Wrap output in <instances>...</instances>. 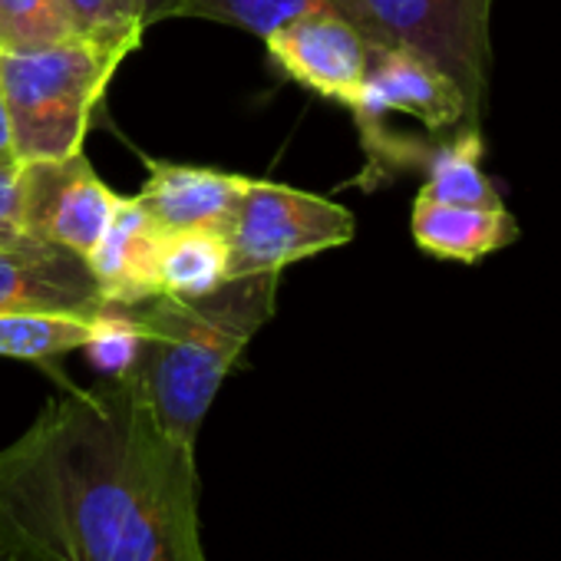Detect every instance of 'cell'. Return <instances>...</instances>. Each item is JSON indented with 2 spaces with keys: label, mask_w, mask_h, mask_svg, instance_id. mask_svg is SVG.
<instances>
[{
  "label": "cell",
  "mask_w": 561,
  "mask_h": 561,
  "mask_svg": "<svg viewBox=\"0 0 561 561\" xmlns=\"http://www.w3.org/2000/svg\"><path fill=\"white\" fill-rule=\"evenodd\" d=\"M0 518L18 561H205L195 449L129 380L64 383L0 453Z\"/></svg>",
  "instance_id": "6da1fadb"
},
{
  "label": "cell",
  "mask_w": 561,
  "mask_h": 561,
  "mask_svg": "<svg viewBox=\"0 0 561 561\" xmlns=\"http://www.w3.org/2000/svg\"><path fill=\"white\" fill-rule=\"evenodd\" d=\"M277 280L280 271H257L231 277L205 298L159 295L136 305L146 344L129 383L175 443L195 449L221 383L274 318Z\"/></svg>",
  "instance_id": "7a4b0ae2"
},
{
  "label": "cell",
  "mask_w": 561,
  "mask_h": 561,
  "mask_svg": "<svg viewBox=\"0 0 561 561\" xmlns=\"http://www.w3.org/2000/svg\"><path fill=\"white\" fill-rule=\"evenodd\" d=\"M123 60V54L83 37L0 50V83L8 96L18 162L83 152L93 113Z\"/></svg>",
  "instance_id": "3957f363"
},
{
  "label": "cell",
  "mask_w": 561,
  "mask_h": 561,
  "mask_svg": "<svg viewBox=\"0 0 561 561\" xmlns=\"http://www.w3.org/2000/svg\"><path fill=\"white\" fill-rule=\"evenodd\" d=\"M374 50H407L439 67L482 119L492 73V0H334Z\"/></svg>",
  "instance_id": "277c9868"
},
{
  "label": "cell",
  "mask_w": 561,
  "mask_h": 561,
  "mask_svg": "<svg viewBox=\"0 0 561 561\" xmlns=\"http://www.w3.org/2000/svg\"><path fill=\"white\" fill-rule=\"evenodd\" d=\"M351 208L277 182L251 179L228 228L231 274L285 271L311 254L344 248L354 238Z\"/></svg>",
  "instance_id": "5b68a950"
},
{
  "label": "cell",
  "mask_w": 561,
  "mask_h": 561,
  "mask_svg": "<svg viewBox=\"0 0 561 561\" xmlns=\"http://www.w3.org/2000/svg\"><path fill=\"white\" fill-rule=\"evenodd\" d=\"M351 116L367 159L380 152L400 119H413L430 139L482 123L466 93L439 67L407 50H374Z\"/></svg>",
  "instance_id": "8992f818"
},
{
  "label": "cell",
  "mask_w": 561,
  "mask_h": 561,
  "mask_svg": "<svg viewBox=\"0 0 561 561\" xmlns=\"http://www.w3.org/2000/svg\"><path fill=\"white\" fill-rule=\"evenodd\" d=\"M18 175L24 234L90 257L123 195L96 175L87 152L21 162Z\"/></svg>",
  "instance_id": "52a82bcc"
},
{
  "label": "cell",
  "mask_w": 561,
  "mask_h": 561,
  "mask_svg": "<svg viewBox=\"0 0 561 561\" xmlns=\"http://www.w3.org/2000/svg\"><path fill=\"white\" fill-rule=\"evenodd\" d=\"M267 64L308 93L337 106H354L370 70L374 47L334 8H314L264 37Z\"/></svg>",
  "instance_id": "ba28073f"
},
{
  "label": "cell",
  "mask_w": 561,
  "mask_h": 561,
  "mask_svg": "<svg viewBox=\"0 0 561 561\" xmlns=\"http://www.w3.org/2000/svg\"><path fill=\"white\" fill-rule=\"evenodd\" d=\"M103 305L87 257L21 238L0 244V314L4 311H77L93 314Z\"/></svg>",
  "instance_id": "9c48e42d"
},
{
  "label": "cell",
  "mask_w": 561,
  "mask_h": 561,
  "mask_svg": "<svg viewBox=\"0 0 561 561\" xmlns=\"http://www.w3.org/2000/svg\"><path fill=\"white\" fill-rule=\"evenodd\" d=\"M248 182H251L248 175H234L221 169L149 159V179L136 192V198L162 231H175V228L225 231Z\"/></svg>",
  "instance_id": "30bf717a"
},
{
  "label": "cell",
  "mask_w": 561,
  "mask_h": 561,
  "mask_svg": "<svg viewBox=\"0 0 561 561\" xmlns=\"http://www.w3.org/2000/svg\"><path fill=\"white\" fill-rule=\"evenodd\" d=\"M162 228L149 218L136 195H123L103 238L90 251L87 264L96 277L103 305H146L159 298L156 251Z\"/></svg>",
  "instance_id": "8fae6325"
},
{
  "label": "cell",
  "mask_w": 561,
  "mask_h": 561,
  "mask_svg": "<svg viewBox=\"0 0 561 561\" xmlns=\"http://www.w3.org/2000/svg\"><path fill=\"white\" fill-rule=\"evenodd\" d=\"M410 231L420 251L443 257V261L476 264L485 254L508 248L518 238V221L512 218L505 205L499 208L453 205V202H436L416 192Z\"/></svg>",
  "instance_id": "7c38bea8"
},
{
  "label": "cell",
  "mask_w": 561,
  "mask_h": 561,
  "mask_svg": "<svg viewBox=\"0 0 561 561\" xmlns=\"http://www.w3.org/2000/svg\"><path fill=\"white\" fill-rule=\"evenodd\" d=\"M231 248L218 228H175L162 231L156 251V285L169 298H205L228 285Z\"/></svg>",
  "instance_id": "4fadbf2b"
},
{
  "label": "cell",
  "mask_w": 561,
  "mask_h": 561,
  "mask_svg": "<svg viewBox=\"0 0 561 561\" xmlns=\"http://www.w3.org/2000/svg\"><path fill=\"white\" fill-rule=\"evenodd\" d=\"M482 152L485 142L479 126H466L449 139H439L423 165L426 182L420 195L453 205H482V208L505 205L495 182L482 172Z\"/></svg>",
  "instance_id": "5bb4252c"
},
{
  "label": "cell",
  "mask_w": 561,
  "mask_h": 561,
  "mask_svg": "<svg viewBox=\"0 0 561 561\" xmlns=\"http://www.w3.org/2000/svg\"><path fill=\"white\" fill-rule=\"evenodd\" d=\"M90 318L77 311H4L0 314V357L54 370V360L83 351Z\"/></svg>",
  "instance_id": "9a60e30c"
},
{
  "label": "cell",
  "mask_w": 561,
  "mask_h": 561,
  "mask_svg": "<svg viewBox=\"0 0 561 561\" xmlns=\"http://www.w3.org/2000/svg\"><path fill=\"white\" fill-rule=\"evenodd\" d=\"M146 344V328L136 308L100 305L90 318V337L83 344L90 364L103 380H129Z\"/></svg>",
  "instance_id": "2e32d148"
},
{
  "label": "cell",
  "mask_w": 561,
  "mask_h": 561,
  "mask_svg": "<svg viewBox=\"0 0 561 561\" xmlns=\"http://www.w3.org/2000/svg\"><path fill=\"white\" fill-rule=\"evenodd\" d=\"M70 34L129 57L139 50L146 24L136 0H60Z\"/></svg>",
  "instance_id": "e0dca14e"
},
{
  "label": "cell",
  "mask_w": 561,
  "mask_h": 561,
  "mask_svg": "<svg viewBox=\"0 0 561 561\" xmlns=\"http://www.w3.org/2000/svg\"><path fill=\"white\" fill-rule=\"evenodd\" d=\"M324 4H334V0H185L182 18L228 24L264 41L274 27Z\"/></svg>",
  "instance_id": "ac0fdd59"
},
{
  "label": "cell",
  "mask_w": 561,
  "mask_h": 561,
  "mask_svg": "<svg viewBox=\"0 0 561 561\" xmlns=\"http://www.w3.org/2000/svg\"><path fill=\"white\" fill-rule=\"evenodd\" d=\"M73 37L60 0H0V50H27Z\"/></svg>",
  "instance_id": "d6986e66"
},
{
  "label": "cell",
  "mask_w": 561,
  "mask_h": 561,
  "mask_svg": "<svg viewBox=\"0 0 561 561\" xmlns=\"http://www.w3.org/2000/svg\"><path fill=\"white\" fill-rule=\"evenodd\" d=\"M18 169H0V244L27 238L24 221H21V175H18Z\"/></svg>",
  "instance_id": "ffe728a7"
},
{
  "label": "cell",
  "mask_w": 561,
  "mask_h": 561,
  "mask_svg": "<svg viewBox=\"0 0 561 561\" xmlns=\"http://www.w3.org/2000/svg\"><path fill=\"white\" fill-rule=\"evenodd\" d=\"M18 152H14V129H11V113H8V96L4 83H0V169H18Z\"/></svg>",
  "instance_id": "44dd1931"
},
{
  "label": "cell",
  "mask_w": 561,
  "mask_h": 561,
  "mask_svg": "<svg viewBox=\"0 0 561 561\" xmlns=\"http://www.w3.org/2000/svg\"><path fill=\"white\" fill-rule=\"evenodd\" d=\"M136 8H139V18L146 24V31L159 21H169V18H182V8H185V0H136Z\"/></svg>",
  "instance_id": "7402d4cb"
},
{
  "label": "cell",
  "mask_w": 561,
  "mask_h": 561,
  "mask_svg": "<svg viewBox=\"0 0 561 561\" xmlns=\"http://www.w3.org/2000/svg\"><path fill=\"white\" fill-rule=\"evenodd\" d=\"M0 561H18V554L11 548V538H8V528H4V518H0Z\"/></svg>",
  "instance_id": "603a6c76"
}]
</instances>
